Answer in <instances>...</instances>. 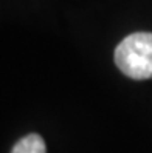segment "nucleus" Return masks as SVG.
<instances>
[{
  "mask_svg": "<svg viewBox=\"0 0 152 153\" xmlns=\"http://www.w3.org/2000/svg\"><path fill=\"white\" fill-rule=\"evenodd\" d=\"M115 64L130 79H152V33H133L115 48Z\"/></svg>",
  "mask_w": 152,
  "mask_h": 153,
  "instance_id": "f257e3e1",
  "label": "nucleus"
},
{
  "mask_svg": "<svg viewBox=\"0 0 152 153\" xmlns=\"http://www.w3.org/2000/svg\"><path fill=\"white\" fill-rule=\"evenodd\" d=\"M11 153H47V147L39 134H26L16 142Z\"/></svg>",
  "mask_w": 152,
  "mask_h": 153,
  "instance_id": "f03ea898",
  "label": "nucleus"
}]
</instances>
